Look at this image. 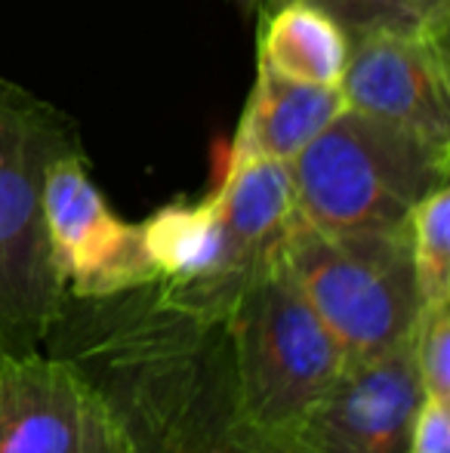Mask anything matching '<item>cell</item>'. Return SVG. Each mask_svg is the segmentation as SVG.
<instances>
[{
    "instance_id": "obj_1",
    "label": "cell",
    "mask_w": 450,
    "mask_h": 453,
    "mask_svg": "<svg viewBox=\"0 0 450 453\" xmlns=\"http://www.w3.org/2000/svg\"><path fill=\"white\" fill-rule=\"evenodd\" d=\"M43 352L72 361L118 413L133 453H247L223 324L155 284L62 309Z\"/></svg>"
},
{
    "instance_id": "obj_2",
    "label": "cell",
    "mask_w": 450,
    "mask_h": 453,
    "mask_svg": "<svg viewBox=\"0 0 450 453\" xmlns=\"http://www.w3.org/2000/svg\"><path fill=\"white\" fill-rule=\"evenodd\" d=\"M84 151L68 114L0 78V358L41 352L65 299L43 222V182Z\"/></svg>"
},
{
    "instance_id": "obj_3",
    "label": "cell",
    "mask_w": 450,
    "mask_h": 453,
    "mask_svg": "<svg viewBox=\"0 0 450 453\" xmlns=\"http://www.w3.org/2000/svg\"><path fill=\"white\" fill-rule=\"evenodd\" d=\"M296 210L327 232H398L441 185L450 145L342 108L290 161Z\"/></svg>"
},
{
    "instance_id": "obj_4",
    "label": "cell",
    "mask_w": 450,
    "mask_h": 453,
    "mask_svg": "<svg viewBox=\"0 0 450 453\" xmlns=\"http://www.w3.org/2000/svg\"><path fill=\"white\" fill-rule=\"evenodd\" d=\"M219 324L244 423L269 435H296L346 355L278 257L240 287Z\"/></svg>"
},
{
    "instance_id": "obj_5",
    "label": "cell",
    "mask_w": 450,
    "mask_h": 453,
    "mask_svg": "<svg viewBox=\"0 0 450 453\" xmlns=\"http://www.w3.org/2000/svg\"><path fill=\"white\" fill-rule=\"evenodd\" d=\"M278 263L346 361L383 352L414 330L420 293L408 228L327 232L296 216L278 247Z\"/></svg>"
},
{
    "instance_id": "obj_6",
    "label": "cell",
    "mask_w": 450,
    "mask_h": 453,
    "mask_svg": "<svg viewBox=\"0 0 450 453\" xmlns=\"http://www.w3.org/2000/svg\"><path fill=\"white\" fill-rule=\"evenodd\" d=\"M43 222L68 296L109 299L157 280L142 232L114 213L93 182L84 151L59 157L50 167Z\"/></svg>"
},
{
    "instance_id": "obj_7",
    "label": "cell",
    "mask_w": 450,
    "mask_h": 453,
    "mask_svg": "<svg viewBox=\"0 0 450 453\" xmlns=\"http://www.w3.org/2000/svg\"><path fill=\"white\" fill-rule=\"evenodd\" d=\"M0 453H133L118 413L72 361L0 358Z\"/></svg>"
},
{
    "instance_id": "obj_8",
    "label": "cell",
    "mask_w": 450,
    "mask_h": 453,
    "mask_svg": "<svg viewBox=\"0 0 450 453\" xmlns=\"http://www.w3.org/2000/svg\"><path fill=\"white\" fill-rule=\"evenodd\" d=\"M423 401L414 342L404 336L383 352L342 364L294 438L309 453H404Z\"/></svg>"
},
{
    "instance_id": "obj_9",
    "label": "cell",
    "mask_w": 450,
    "mask_h": 453,
    "mask_svg": "<svg viewBox=\"0 0 450 453\" xmlns=\"http://www.w3.org/2000/svg\"><path fill=\"white\" fill-rule=\"evenodd\" d=\"M346 105L450 145L447 41L423 28L355 35L339 78Z\"/></svg>"
},
{
    "instance_id": "obj_10",
    "label": "cell",
    "mask_w": 450,
    "mask_h": 453,
    "mask_svg": "<svg viewBox=\"0 0 450 453\" xmlns=\"http://www.w3.org/2000/svg\"><path fill=\"white\" fill-rule=\"evenodd\" d=\"M139 232L157 272L155 287L161 299L213 321H223L240 287L271 263H256L240 250L228 232L217 195L164 203L139 222Z\"/></svg>"
},
{
    "instance_id": "obj_11",
    "label": "cell",
    "mask_w": 450,
    "mask_h": 453,
    "mask_svg": "<svg viewBox=\"0 0 450 453\" xmlns=\"http://www.w3.org/2000/svg\"><path fill=\"white\" fill-rule=\"evenodd\" d=\"M346 108L339 87L302 84L256 65L250 99L234 133L228 167L247 161L290 164Z\"/></svg>"
},
{
    "instance_id": "obj_12",
    "label": "cell",
    "mask_w": 450,
    "mask_h": 453,
    "mask_svg": "<svg viewBox=\"0 0 450 453\" xmlns=\"http://www.w3.org/2000/svg\"><path fill=\"white\" fill-rule=\"evenodd\" d=\"M256 65L302 84L339 87L352 37L309 0H278L263 6Z\"/></svg>"
},
{
    "instance_id": "obj_13",
    "label": "cell",
    "mask_w": 450,
    "mask_h": 453,
    "mask_svg": "<svg viewBox=\"0 0 450 453\" xmlns=\"http://www.w3.org/2000/svg\"><path fill=\"white\" fill-rule=\"evenodd\" d=\"M213 195L240 250L256 263L275 259L284 234L300 216L290 164L247 161L228 167L223 185Z\"/></svg>"
},
{
    "instance_id": "obj_14",
    "label": "cell",
    "mask_w": 450,
    "mask_h": 453,
    "mask_svg": "<svg viewBox=\"0 0 450 453\" xmlns=\"http://www.w3.org/2000/svg\"><path fill=\"white\" fill-rule=\"evenodd\" d=\"M408 234L420 305H450V185L410 213Z\"/></svg>"
},
{
    "instance_id": "obj_15",
    "label": "cell",
    "mask_w": 450,
    "mask_h": 453,
    "mask_svg": "<svg viewBox=\"0 0 450 453\" xmlns=\"http://www.w3.org/2000/svg\"><path fill=\"white\" fill-rule=\"evenodd\" d=\"M410 342L426 398L450 407V305H420Z\"/></svg>"
},
{
    "instance_id": "obj_16",
    "label": "cell",
    "mask_w": 450,
    "mask_h": 453,
    "mask_svg": "<svg viewBox=\"0 0 450 453\" xmlns=\"http://www.w3.org/2000/svg\"><path fill=\"white\" fill-rule=\"evenodd\" d=\"M331 12L348 37L379 28H420L401 0H309Z\"/></svg>"
},
{
    "instance_id": "obj_17",
    "label": "cell",
    "mask_w": 450,
    "mask_h": 453,
    "mask_svg": "<svg viewBox=\"0 0 450 453\" xmlns=\"http://www.w3.org/2000/svg\"><path fill=\"white\" fill-rule=\"evenodd\" d=\"M404 453H450V407L426 398Z\"/></svg>"
},
{
    "instance_id": "obj_18",
    "label": "cell",
    "mask_w": 450,
    "mask_h": 453,
    "mask_svg": "<svg viewBox=\"0 0 450 453\" xmlns=\"http://www.w3.org/2000/svg\"><path fill=\"white\" fill-rule=\"evenodd\" d=\"M408 6V12L414 16V22L423 31L447 41L450 31V0H401Z\"/></svg>"
},
{
    "instance_id": "obj_19",
    "label": "cell",
    "mask_w": 450,
    "mask_h": 453,
    "mask_svg": "<svg viewBox=\"0 0 450 453\" xmlns=\"http://www.w3.org/2000/svg\"><path fill=\"white\" fill-rule=\"evenodd\" d=\"M247 453H309L294 435H269L247 423Z\"/></svg>"
},
{
    "instance_id": "obj_20",
    "label": "cell",
    "mask_w": 450,
    "mask_h": 453,
    "mask_svg": "<svg viewBox=\"0 0 450 453\" xmlns=\"http://www.w3.org/2000/svg\"><path fill=\"white\" fill-rule=\"evenodd\" d=\"M240 6H244V10H253V6H263L265 0H238Z\"/></svg>"
},
{
    "instance_id": "obj_21",
    "label": "cell",
    "mask_w": 450,
    "mask_h": 453,
    "mask_svg": "<svg viewBox=\"0 0 450 453\" xmlns=\"http://www.w3.org/2000/svg\"><path fill=\"white\" fill-rule=\"evenodd\" d=\"M271 4H278V0H265V4H263V6H271Z\"/></svg>"
}]
</instances>
